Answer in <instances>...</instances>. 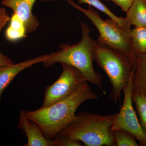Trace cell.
I'll return each instance as SVG.
<instances>
[{
  "label": "cell",
  "mask_w": 146,
  "mask_h": 146,
  "mask_svg": "<svg viewBox=\"0 0 146 146\" xmlns=\"http://www.w3.org/2000/svg\"><path fill=\"white\" fill-rule=\"evenodd\" d=\"M115 139V146H139L136 138L132 135L124 130H117L113 132Z\"/></svg>",
  "instance_id": "obj_17"
},
{
  "label": "cell",
  "mask_w": 146,
  "mask_h": 146,
  "mask_svg": "<svg viewBox=\"0 0 146 146\" xmlns=\"http://www.w3.org/2000/svg\"><path fill=\"white\" fill-rule=\"evenodd\" d=\"M36 0H2V5L9 7L23 21L27 33L35 31L39 23L33 13V7Z\"/></svg>",
  "instance_id": "obj_8"
},
{
  "label": "cell",
  "mask_w": 146,
  "mask_h": 146,
  "mask_svg": "<svg viewBox=\"0 0 146 146\" xmlns=\"http://www.w3.org/2000/svg\"><path fill=\"white\" fill-rule=\"evenodd\" d=\"M117 115L102 116L82 112L63 129L58 135L82 142L87 146H115V139L111 127Z\"/></svg>",
  "instance_id": "obj_3"
},
{
  "label": "cell",
  "mask_w": 146,
  "mask_h": 146,
  "mask_svg": "<svg viewBox=\"0 0 146 146\" xmlns=\"http://www.w3.org/2000/svg\"><path fill=\"white\" fill-rule=\"evenodd\" d=\"M63 70L59 78L45 89L42 108L50 106L70 96L86 82L76 68L66 63H61Z\"/></svg>",
  "instance_id": "obj_7"
},
{
  "label": "cell",
  "mask_w": 146,
  "mask_h": 146,
  "mask_svg": "<svg viewBox=\"0 0 146 146\" xmlns=\"http://www.w3.org/2000/svg\"><path fill=\"white\" fill-rule=\"evenodd\" d=\"M55 146H81V142L77 140H73L65 136L58 135L53 139Z\"/></svg>",
  "instance_id": "obj_18"
},
{
  "label": "cell",
  "mask_w": 146,
  "mask_h": 146,
  "mask_svg": "<svg viewBox=\"0 0 146 146\" xmlns=\"http://www.w3.org/2000/svg\"><path fill=\"white\" fill-rule=\"evenodd\" d=\"M105 1H112L121 8L122 11L126 13L135 0H101Z\"/></svg>",
  "instance_id": "obj_19"
},
{
  "label": "cell",
  "mask_w": 146,
  "mask_h": 146,
  "mask_svg": "<svg viewBox=\"0 0 146 146\" xmlns=\"http://www.w3.org/2000/svg\"><path fill=\"white\" fill-rule=\"evenodd\" d=\"M98 98L85 82L64 99L48 107L26 111V114L39 125L46 138L53 140L74 120L76 110L82 104Z\"/></svg>",
  "instance_id": "obj_1"
},
{
  "label": "cell",
  "mask_w": 146,
  "mask_h": 146,
  "mask_svg": "<svg viewBox=\"0 0 146 146\" xmlns=\"http://www.w3.org/2000/svg\"><path fill=\"white\" fill-rule=\"evenodd\" d=\"M93 55L94 60L109 78L112 88L110 98L117 104L122 92L134 75L135 66L124 53L97 40Z\"/></svg>",
  "instance_id": "obj_4"
},
{
  "label": "cell",
  "mask_w": 146,
  "mask_h": 146,
  "mask_svg": "<svg viewBox=\"0 0 146 146\" xmlns=\"http://www.w3.org/2000/svg\"><path fill=\"white\" fill-rule=\"evenodd\" d=\"M80 25L82 39L80 42L72 46L62 44L60 50L53 53L51 57L43 62V65L46 68L57 63L70 65L81 73L86 82L98 86L105 94L102 84V77L95 71L93 66V52L97 40L90 36L91 30L87 24L81 21Z\"/></svg>",
  "instance_id": "obj_2"
},
{
  "label": "cell",
  "mask_w": 146,
  "mask_h": 146,
  "mask_svg": "<svg viewBox=\"0 0 146 146\" xmlns=\"http://www.w3.org/2000/svg\"><path fill=\"white\" fill-rule=\"evenodd\" d=\"M130 34L132 48L136 54H146V28L135 27Z\"/></svg>",
  "instance_id": "obj_15"
},
{
  "label": "cell",
  "mask_w": 146,
  "mask_h": 146,
  "mask_svg": "<svg viewBox=\"0 0 146 146\" xmlns=\"http://www.w3.org/2000/svg\"><path fill=\"white\" fill-rule=\"evenodd\" d=\"M27 138L25 146H55L54 140L46 138L39 125L27 117L26 111L21 110L18 124Z\"/></svg>",
  "instance_id": "obj_9"
},
{
  "label": "cell",
  "mask_w": 146,
  "mask_h": 146,
  "mask_svg": "<svg viewBox=\"0 0 146 146\" xmlns=\"http://www.w3.org/2000/svg\"><path fill=\"white\" fill-rule=\"evenodd\" d=\"M13 64H14V63L10 58L0 52V68Z\"/></svg>",
  "instance_id": "obj_21"
},
{
  "label": "cell",
  "mask_w": 146,
  "mask_h": 146,
  "mask_svg": "<svg viewBox=\"0 0 146 146\" xmlns=\"http://www.w3.org/2000/svg\"><path fill=\"white\" fill-rule=\"evenodd\" d=\"M52 55V53L50 54L43 55L21 63L17 64L14 63L12 65L0 68V103L3 92L19 73L36 63H43L51 57Z\"/></svg>",
  "instance_id": "obj_10"
},
{
  "label": "cell",
  "mask_w": 146,
  "mask_h": 146,
  "mask_svg": "<svg viewBox=\"0 0 146 146\" xmlns=\"http://www.w3.org/2000/svg\"><path fill=\"white\" fill-rule=\"evenodd\" d=\"M132 93L146 97V54L137 55Z\"/></svg>",
  "instance_id": "obj_11"
},
{
  "label": "cell",
  "mask_w": 146,
  "mask_h": 146,
  "mask_svg": "<svg viewBox=\"0 0 146 146\" xmlns=\"http://www.w3.org/2000/svg\"><path fill=\"white\" fill-rule=\"evenodd\" d=\"M125 18L131 26L146 28V0H135Z\"/></svg>",
  "instance_id": "obj_12"
},
{
  "label": "cell",
  "mask_w": 146,
  "mask_h": 146,
  "mask_svg": "<svg viewBox=\"0 0 146 146\" xmlns=\"http://www.w3.org/2000/svg\"><path fill=\"white\" fill-rule=\"evenodd\" d=\"M68 4L84 13L90 19L100 33L97 41L124 53L130 58L136 68L137 55L131 45V31L124 29L112 19H102L98 12L91 6L84 9L71 0H66Z\"/></svg>",
  "instance_id": "obj_5"
},
{
  "label": "cell",
  "mask_w": 146,
  "mask_h": 146,
  "mask_svg": "<svg viewBox=\"0 0 146 146\" xmlns=\"http://www.w3.org/2000/svg\"><path fill=\"white\" fill-rule=\"evenodd\" d=\"M132 99L136 106L140 124L146 134V97L132 93Z\"/></svg>",
  "instance_id": "obj_16"
},
{
  "label": "cell",
  "mask_w": 146,
  "mask_h": 146,
  "mask_svg": "<svg viewBox=\"0 0 146 146\" xmlns=\"http://www.w3.org/2000/svg\"><path fill=\"white\" fill-rule=\"evenodd\" d=\"M133 76L130 79L123 90V102L119 113L111 127L112 132L117 130H124L134 136L140 143V145L146 146V134L145 133L136 112L133 109L132 99Z\"/></svg>",
  "instance_id": "obj_6"
},
{
  "label": "cell",
  "mask_w": 146,
  "mask_h": 146,
  "mask_svg": "<svg viewBox=\"0 0 146 146\" xmlns=\"http://www.w3.org/2000/svg\"><path fill=\"white\" fill-rule=\"evenodd\" d=\"M9 26L6 30V38L11 42H16L27 37L26 29L23 21L13 13L10 18Z\"/></svg>",
  "instance_id": "obj_13"
},
{
  "label": "cell",
  "mask_w": 146,
  "mask_h": 146,
  "mask_svg": "<svg viewBox=\"0 0 146 146\" xmlns=\"http://www.w3.org/2000/svg\"><path fill=\"white\" fill-rule=\"evenodd\" d=\"M78 1L80 4H86L100 11L107 15L110 19L119 24L124 29L127 31H131V25L129 23L126 18L116 16L112 13L107 6L102 2L101 0H78Z\"/></svg>",
  "instance_id": "obj_14"
},
{
  "label": "cell",
  "mask_w": 146,
  "mask_h": 146,
  "mask_svg": "<svg viewBox=\"0 0 146 146\" xmlns=\"http://www.w3.org/2000/svg\"><path fill=\"white\" fill-rule=\"evenodd\" d=\"M10 20V18L5 8L0 7V33Z\"/></svg>",
  "instance_id": "obj_20"
},
{
  "label": "cell",
  "mask_w": 146,
  "mask_h": 146,
  "mask_svg": "<svg viewBox=\"0 0 146 146\" xmlns=\"http://www.w3.org/2000/svg\"><path fill=\"white\" fill-rule=\"evenodd\" d=\"M56 0H43V1L44 2H48V1H54Z\"/></svg>",
  "instance_id": "obj_22"
}]
</instances>
